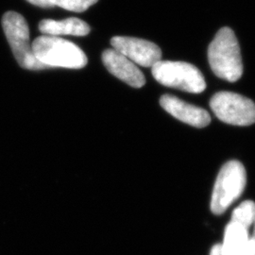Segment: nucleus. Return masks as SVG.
<instances>
[{"instance_id":"1","label":"nucleus","mask_w":255,"mask_h":255,"mask_svg":"<svg viewBox=\"0 0 255 255\" xmlns=\"http://www.w3.org/2000/svg\"><path fill=\"white\" fill-rule=\"evenodd\" d=\"M208 60L214 74L227 82H237L243 74V64L237 36L230 27L219 30L208 47Z\"/></svg>"},{"instance_id":"2","label":"nucleus","mask_w":255,"mask_h":255,"mask_svg":"<svg viewBox=\"0 0 255 255\" xmlns=\"http://www.w3.org/2000/svg\"><path fill=\"white\" fill-rule=\"evenodd\" d=\"M37 60L47 68L64 67L80 69L87 63V57L78 46L60 37H37L31 45Z\"/></svg>"},{"instance_id":"3","label":"nucleus","mask_w":255,"mask_h":255,"mask_svg":"<svg viewBox=\"0 0 255 255\" xmlns=\"http://www.w3.org/2000/svg\"><path fill=\"white\" fill-rule=\"evenodd\" d=\"M247 174L244 165L238 161H230L219 171L212 194L211 210L221 215L237 201L246 187Z\"/></svg>"},{"instance_id":"4","label":"nucleus","mask_w":255,"mask_h":255,"mask_svg":"<svg viewBox=\"0 0 255 255\" xmlns=\"http://www.w3.org/2000/svg\"><path fill=\"white\" fill-rule=\"evenodd\" d=\"M155 80L164 86L182 91L200 94L206 88L201 71L185 62L160 61L151 67Z\"/></svg>"},{"instance_id":"5","label":"nucleus","mask_w":255,"mask_h":255,"mask_svg":"<svg viewBox=\"0 0 255 255\" xmlns=\"http://www.w3.org/2000/svg\"><path fill=\"white\" fill-rule=\"evenodd\" d=\"M2 26L17 63L28 70L46 69L32 52L29 44V29L27 21L15 11H8L3 15Z\"/></svg>"},{"instance_id":"6","label":"nucleus","mask_w":255,"mask_h":255,"mask_svg":"<svg viewBox=\"0 0 255 255\" xmlns=\"http://www.w3.org/2000/svg\"><path fill=\"white\" fill-rule=\"evenodd\" d=\"M210 107L217 118L235 126H250L255 123V103L233 92H219L210 101Z\"/></svg>"},{"instance_id":"7","label":"nucleus","mask_w":255,"mask_h":255,"mask_svg":"<svg viewBox=\"0 0 255 255\" xmlns=\"http://www.w3.org/2000/svg\"><path fill=\"white\" fill-rule=\"evenodd\" d=\"M111 44L114 49L143 67H152L162 60V50L154 43L133 37L116 36Z\"/></svg>"},{"instance_id":"8","label":"nucleus","mask_w":255,"mask_h":255,"mask_svg":"<svg viewBox=\"0 0 255 255\" xmlns=\"http://www.w3.org/2000/svg\"><path fill=\"white\" fill-rule=\"evenodd\" d=\"M102 62L110 73L134 88L145 85L146 79L136 64L116 49H106L102 53Z\"/></svg>"},{"instance_id":"9","label":"nucleus","mask_w":255,"mask_h":255,"mask_svg":"<svg viewBox=\"0 0 255 255\" xmlns=\"http://www.w3.org/2000/svg\"><path fill=\"white\" fill-rule=\"evenodd\" d=\"M160 104L175 119L193 127H206L211 122V117L206 110L181 101L172 95L162 96Z\"/></svg>"},{"instance_id":"10","label":"nucleus","mask_w":255,"mask_h":255,"mask_svg":"<svg viewBox=\"0 0 255 255\" xmlns=\"http://www.w3.org/2000/svg\"><path fill=\"white\" fill-rule=\"evenodd\" d=\"M39 29L45 35H73L85 36L90 32V27L81 19L71 17L61 21L51 19L42 20L39 24Z\"/></svg>"},{"instance_id":"11","label":"nucleus","mask_w":255,"mask_h":255,"mask_svg":"<svg viewBox=\"0 0 255 255\" xmlns=\"http://www.w3.org/2000/svg\"><path fill=\"white\" fill-rule=\"evenodd\" d=\"M249 240L248 230L231 221L225 229L224 242L221 245L223 255H242Z\"/></svg>"},{"instance_id":"12","label":"nucleus","mask_w":255,"mask_h":255,"mask_svg":"<svg viewBox=\"0 0 255 255\" xmlns=\"http://www.w3.org/2000/svg\"><path fill=\"white\" fill-rule=\"evenodd\" d=\"M255 220V202L252 201H243L237 209L234 211L232 220L233 222L242 225L249 230Z\"/></svg>"},{"instance_id":"13","label":"nucleus","mask_w":255,"mask_h":255,"mask_svg":"<svg viewBox=\"0 0 255 255\" xmlns=\"http://www.w3.org/2000/svg\"><path fill=\"white\" fill-rule=\"evenodd\" d=\"M55 6L75 12H83L99 0H53Z\"/></svg>"},{"instance_id":"14","label":"nucleus","mask_w":255,"mask_h":255,"mask_svg":"<svg viewBox=\"0 0 255 255\" xmlns=\"http://www.w3.org/2000/svg\"><path fill=\"white\" fill-rule=\"evenodd\" d=\"M29 3L42 7V8H52L54 7V1L53 0H27Z\"/></svg>"},{"instance_id":"15","label":"nucleus","mask_w":255,"mask_h":255,"mask_svg":"<svg viewBox=\"0 0 255 255\" xmlns=\"http://www.w3.org/2000/svg\"><path fill=\"white\" fill-rule=\"evenodd\" d=\"M210 255H222V249L220 244H217L212 248Z\"/></svg>"},{"instance_id":"16","label":"nucleus","mask_w":255,"mask_h":255,"mask_svg":"<svg viewBox=\"0 0 255 255\" xmlns=\"http://www.w3.org/2000/svg\"><path fill=\"white\" fill-rule=\"evenodd\" d=\"M249 242H250V244L253 246L254 248V251H255V235H254V237H252V238H249Z\"/></svg>"}]
</instances>
